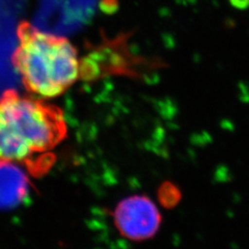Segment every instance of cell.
I'll return each mask as SVG.
<instances>
[{
  "mask_svg": "<svg viewBox=\"0 0 249 249\" xmlns=\"http://www.w3.org/2000/svg\"><path fill=\"white\" fill-rule=\"evenodd\" d=\"M58 108L6 90L0 97V160L28 163L52 151L66 136Z\"/></svg>",
  "mask_w": 249,
  "mask_h": 249,
  "instance_id": "obj_1",
  "label": "cell"
},
{
  "mask_svg": "<svg viewBox=\"0 0 249 249\" xmlns=\"http://www.w3.org/2000/svg\"><path fill=\"white\" fill-rule=\"evenodd\" d=\"M17 37L12 61L28 90L54 98L78 79L79 58L68 38L43 33L27 22L20 23Z\"/></svg>",
  "mask_w": 249,
  "mask_h": 249,
  "instance_id": "obj_2",
  "label": "cell"
},
{
  "mask_svg": "<svg viewBox=\"0 0 249 249\" xmlns=\"http://www.w3.org/2000/svg\"><path fill=\"white\" fill-rule=\"evenodd\" d=\"M114 223L122 235L131 241H145L158 232L162 216L155 202L145 196H133L116 206Z\"/></svg>",
  "mask_w": 249,
  "mask_h": 249,
  "instance_id": "obj_3",
  "label": "cell"
},
{
  "mask_svg": "<svg viewBox=\"0 0 249 249\" xmlns=\"http://www.w3.org/2000/svg\"><path fill=\"white\" fill-rule=\"evenodd\" d=\"M29 192L28 177L17 163L0 160V210L21 205Z\"/></svg>",
  "mask_w": 249,
  "mask_h": 249,
  "instance_id": "obj_4",
  "label": "cell"
},
{
  "mask_svg": "<svg viewBox=\"0 0 249 249\" xmlns=\"http://www.w3.org/2000/svg\"><path fill=\"white\" fill-rule=\"evenodd\" d=\"M183 197L182 191L176 183L164 181L158 188L157 198L162 208L171 210L180 204Z\"/></svg>",
  "mask_w": 249,
  "mask_h": 249,
  "instance_id": "obj_5",
  "label": "cell"
}]
</instances>
